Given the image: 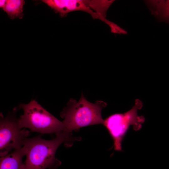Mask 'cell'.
I'll return each mask as SVG.
<instances>
[{
	"label": "cell",
	"mask_w": 169,
	"mask_h": 169,
	"mask_svg": "<svg viewBox=\"0 0 169 169\" xmlns=\"http://www.w3.org/2000/svg\"><path fill=\"white\" fill-rule=\"evenodd\" d=\"M42 2L46 4L58 13L62 17L66 16L67 14L74 11V0H43Z\"/></svg>",
	"instance_id": "cell-8"
},
{
	"label": "cell",
	"mask_w": 169,
	"mask_h": 169,
	"mask_svg": "<svg viewBox=\"0 0 169 169\" xmlns=\"http://www.w3.org/2000/svg\"><path fill=\"white\" fill-rule=\"evenodd\" d=\"M7 0H0V7L2 8L5 6Z\"/></svg>",
	"instance_id": "cell-11"
},
{
	"label": "cell",
	"mask_w": 169,
	"mask_h": 169,
	"mask_svg": "<svg viewBox=\"0 0 169 169\" xmlns=\"http://www.w3.org/2000/svg\"><path fill=\"white\" fill-rule=\"evenodd\" d=\"M152 15L158 21L169 24V0H145Z\"/></svg>",
	"instance_id": "cell-7"
},
{
	"label": "cell",
	"mask_w": 169,
	"mask_h": 169,
	"mask_svg": "<svg viewBox=\"0 0 169 169\" xmlns=\"http://www.w3.org/2000/svg\"><path fill=\"white\" fill-rule=\"evenodd\" d=\"M25 155L23 147L0 157V169H24V164L23 158Z\"/></svg>",
	"instance_id": "cell-6"
},
{
	"label": "cell",
	"mask_w": 169,
	"mask_h": 169,
	"mask_svg": "<svg viewBox=\"0 0 169 169\" xmlns=\"http://www.w3.org/2000/svg\"><path fill=\"white\" fill-rule=\"evenodd\" d=\"M72 136V132L64 131L50 140L43 139L41 134L27 138L23 146L26 156L24 169H57L62 163L55 157L59 146L63 143L66 147L71 146L81 139Z\"/></svg>",
	"instance_id": "cell-1"
},
{
	"label": "cell",
	"mask_w": 169,
	"mask_h": 169,
	"mask_svg": "<svg viewBox=\"0 0 169 169\" xmlns=\"http://www.w3.org/2000/svg\"><path fill=\"white\" fill-rule=\"evenodd\" d=\"M107 104L105 102L97 100L91 103L84 97L83 94L78 101L71 99L60 112V116L64 127V131L72 132L84 127L103 124L101 111Z\"/></svg>",
	"instance_id": "cell-2"
},
{
	"label": "cell",
	"mask_w": 169,
	"mask_h": 169,
	"mask_svg": "<svg viewBox=\"0 0 169 169\" xmlns=\"http://www.w3.org/2000/svg\"><path fill=\"white\" fill-rule=\"evenodd\" d=\"M142 106L141 101L136 99L134 105L129 110L113 114L104 120L103 125L112 138L115 151H121L122 141L130 126H133L135 130L141 128L145 118L138 115L137 112Z\"/></svg>",
	"instance_id": "cell-4"
},
{
	"label": "cell",
	"mask_w": 169,
	"mask_h": 169,
	"mask_svg": "<svg viewBox=\"0 0 169 169\" xmlns=\"http://www.w3.org/2000/svg\"><path fill=\"white\" fill-rule=\"evenodd\" d=\"M115 1L113 0H83L87 7L99 15L105 18L108 10Z\"/></svg>",
	"instance_id": "cell-10"
},
{
	"label": "cell",
	"mask_w": 169,
	"mask_h": 169,
	"mask_svg": "<svg viewBox=\"0 0 169 169\" xmlns=\"http://www.w3.org/2000/svg\"><path fill=\"white\" fill-rule=\"evenodd\" d=\"M19 109L23 114L19 118V124L22 129L28 128L30 131L41 134H54L55 135L64 131L62 121L48 111L35 100L27 104H21Z\"/></svg>",
	"instance_id": "cell-3"
},
{
	"label": "cell",
	"mask_w": 169,
	"mask_h": 169,
	"mask_svg": "<svg viewBox=\"0 0 169 169\" xmlns=\"http://www.w3.org/2000/svg\"><path fill=\"white\" fill-rule=\"evenodd\" d=\"M24 4L25 1L23 0H8L2 9L11 19H22L23 16V6Z\"/></svg>",
	"instance_id": "cell-9"
},
{
	"label": "cell",
	"mask_w": 169,
	"mask_h": 169,
	"mask_svg": "<svg viewBox=\"0 0 169 169\" xmlns=\"http://www.w3.org/2000/svg\"><path fill=\"white\" fill-rule=\"evenodd\" d=\"M18 109L14 108L5 117L0 113V157L22 147L25 140L30 135V131L19 126V118L16 114Z\"/></svg>",
	"instance_id": "cell-5"
}]
</instances>
